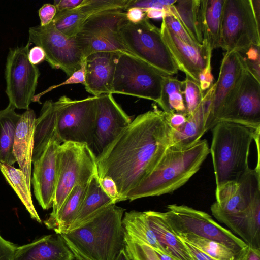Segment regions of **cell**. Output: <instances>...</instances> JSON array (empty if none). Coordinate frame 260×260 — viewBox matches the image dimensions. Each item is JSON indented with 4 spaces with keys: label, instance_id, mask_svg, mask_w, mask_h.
<instances>
[{
    "label": "cell",
    "instance_id": "47",
    "mask_svg": "<svg viewBox=\"0 0 260 260\" xmlns=\"http://www.w3.org/2000/svg\"><path fill=\"white\" fill-rule=\"evenodd\" d=\"M165 114L169 124L174 131L181 128L187 121V116L185 114L176 112Z\"/></svg>",
    "mask_w": 260,
    "mask_h": 260
},
{
    "label": "cell",
    "instance_id": "48",
    "mask_svg": "<svg viewBox=\"0 0 260 260\" xmlns=\"http://www.w3.org/2000/svg\"><path fill=\"white\" fill-rule=\"evenodd\" d=\"M28 58L31 64L37 66L45 60V54L41 47L35 46L29 49Z\"/></svg>",
    "mask_w": 260,
    "mask_h": 260
},
{
    "label": "cell",
    "instance_id": "17",
    "mask_svg": "<svg viewBox=\"0 0 260 260\" xmlns=\"http://www.w3.org/2000/svg\"><path fill=\"white\" fill-rule=\"evenodd\" d=\"M260 194V166L249 168L236 180L216 186L215 205L221 211L234 213L244 210Z\"/></svg>",
    "mask_w": 260,
    "mask_h": 260
},
{
    "label": "cell",
    "instance_id": "30",
    "mask_svg": "<svg viewBox=\"0 0 260 260\" xmlns=\"http://www.w3.org/2000/svg\"><path fill=\"white\" fill-rule=\"evenodd\" d=\"M208 110L203 101L194 113L188 116L184 125L179 129H172L171 145L186 148L198 143L206 132V122Z\"/></svg>",
    "mask_w": 260,
    "mask_h": 260
},
{
    "label": "cell",
    "instance_id": "9",
    "mask_svg": "<svg viewBox=\"0 0 260 260\" xmlns=\"http://www.w3.org/2000/svg\"><path fill=\"white\" fill-rule=\"evenodd\" d=\"M126 21V13L121 10L103 12L89 17L75 37L84 59L101 52L131 54L119 34Z\"/></svg>",
    "mask_w": 260,
    "mask_h": 260
},
{
    "label": "cell",
    "instance_id": "31",
    "mask_svg": "<svg viewBox=\"0 0 260 260\" xmlns=\"http://www.w3.org/2000/svg\"><path fill=\"white\" fill-rule=\"evenodd\" d=\"M88 183L76 184L71 191L55 219L46 227L56 234L66 232L77 215L83 201Z\"/></svg>",
    "mask_w": 260,
    "mask_h": 260
},
{
    "label": "cell",
    "instance_id": "23",
    "mask_svg": "<svg viewBox=\"0 0 260 260\" xmlns=\"http://www.w3.org/2000/svg\"><path fill=\"white\" fill-rule=\"evenodd\" d=\"M36 119L34 111L30 108L21 114L16 127L13 147L16 162L23 172L27 185L30 188Z\"/></svg>",
    "mask_w": 260,
    "mask_h": 260
},
{
    "label": "cell",
    "instance_id": "19",
    "mask_svg": "<svg viewBox=\"0 0 260 260\" xmlns=\"http://www.w3.org/2000/svg\"><path fill=\"white\" fill-rule=\"evenodd\" d=\"M61 141L52 139L40 156L32 163L31 182L34 195L44 210L52 207L57 178V155Z\"/></svg>",
    "mask_w": 260,
    "mask_h": 260
},
{
    "label": "cell",
    "instance_id": "51",
    "mask_svg": "<svg viewBox=\"0 0 260 260\" xmlns=\"http://www.w3.org/2000/svg\"><path fill=\"white\" fill-rule=\"evenodd\" d=\"M83 0H56L53 5L57 10L71 9L80 5Z\"/></svg>",
    "mask_w": 260,
    "mask_h": 260
},
{
    "label": "cell",
    "instance_id": "4",
    "mask_svg": "<svg viewBox=\"0 0 260 260\" xmlns=\"http://www.w3.org/2000/svg\"><path fill=\"white\" fill-rule=\"evenodd\" d=\"M210 148L216 186L238 179L250 168L248 158L251 143L259 136L245 125L218 121L211 129Z\"/></svg>",
    "mask_w": 260,
    "mask_h": 260
},
{
    "label": "cell",
    "instance_id": "38",
    "mask_svg": "<svg viewBox=\"0 0 260 260\" xmlns=\"http://www.w3.org/2000/svg\"><path fill=\"white\" fill-rule=\"evenodd\" d=\"M183 92L188 117L192 115L201 105L204 93L199 83L188 76L183 81Z\"/></svg>",
    "mask_w": 260,
    "mask_h": 260
},
{
    "label": "cell",
    "instance_id": "3",
    "mask_svg": "<svg viewBox=\"0 0 260 260\" xmlns=\"http://www.w3.org/2000/svg\"><path fill=\"white\" fill-rule=\"evenodd\" d=\"M209 153L206 139L186 148L169 146L150 173L128 192L126 200L173 192L200 170Z\"/></svg>",
    "mask_w": 260,
    "mask_h": 260
},
{
    "label": "cell",
    "instance_id": "34",
    "mask_svg": "<svg viewBox=\"0 0 260 260\" xmlns=\"http://www.w3.org/2000/svg\"><path fill=\"white\" fill-rule=\"evenodd\" d=\"M157 104L165 113L176 112L187 115L183 81L173 76H165L161 97Z\"/></svg>",
    "mask_w": 260,
    "mask_h": 260
},
{
    "label": "cell",
    "instance_id": "54",
    "mask_svg": "<svg viewBox=\"0 0 260 260\" xmlns=\"http://www.w3.org/2000/svg\"><path fill=\"white\" fill-rule=\"evenodd\" d=\"M155 253L160 260H177L166 252L157 251L155 252Z\"/></svg>",
    "mask_w": 260,
    "mask_h": 260
},
{
    "label": "cell",
    "instance_id": "39",
    "mask_svg": "<svg viewBox=\"0 0 260 260\" xmlns=\"http://www.w3.org/2000/svg\"><path fill=\"white\" fill-rule=\"evenodd\" d=\"M125 250L132 260H160L154 250L147 244L125 237Z\"/></svg>",
    "mask_w": 260,
    "mask_h": 260
},
{
    "label": "cell",
    "instance_id": "15",
    "mask_svg": "<svg viewBox=\"0 0 260 260\" xmlns=\"http://www.w3.org/2000/svg\"><path fill=\"white\" fill-rule=\"evenodd\" d=\"M132 120V117L116 102L112 94L97 96L96 113L91 147L96 157Z\"/></svg>",
    "mask_w": 260,
    "mask_h": 260
},
{
    "label": "cell",
    "instance_id": "25",
    "mask_svg": "<svg viewBox=\"0 0 260 260\" xmlns=\"http://www.w3.org/2000/svg\"><path fill=\"white\" fill-rule=\"evenodd\" d=\"M149 224L165 251L177 260H193L183 241L174 233L162 212L144 211Z\"/></svg>",
    "mask_w": 260,
    "mask_h": 260
},
{
    "label": "cell",
    "instance_id": "35",
    "mask_svg": "<svg viewBox=\"0 0 260 260\" xmlns=\"http://www.w3.org/2000/svg\"><path fill=\"white\" fill-rule=\"evenodd\" d=\"M89 17L77 7L57 10L52 21L56 28L69 38H75Z\"/></svg>",
    "mask_w": 260,
    "mask_h": 260
},
{
    "label": "cell",
    "instance_id": "44",
    "mask_svg": "<svg viewBox=\"0 0 260 260\" xmlns=\"http://www.w3.org/2000/svg\"><path fill=\"white\" fill-rule=\"evenodd\" d=\"M57 10L53 4H44L39 10L38 14L40 20V25L45 26L50 24L54 19Z\"/></svg>",
    "mask_w": 260,
    "mask_h": 260
},
{
    "label": "cell",
    "instance_id": "42",
    "mask_svg": "<svg viewBox=\"0 0 260 260\" xmlns=\"http://www.w3.org/2000/svg\"><path fill=\"white\" fill-rule=\"evenodd\" d=\"M177 0H130L127 10L132 7H138L143 10L154 8L164 10L171 14L170 7Z\"/></svg>",
    "mask_w": 260,
    "mask_h": 260
},
{
    "label": "cell",
    "instance_id": "21",
    "mask_svg": "<svg viewBox=\"0 0 260 260\" xmlns=\"http://www.w3.org/2000/svg\"><path fill=\"white\" fill-rule=\"evenodd\" d=\"M118 54L101 52L85 59L86 91L93 96L112 94L113 82Z\"/></svg>",
    "mask_w": 260,
    "mask_h": 260
},
{
    "label": "cell",
    "instance_id": "49",
    "mask_svg": "<svg viewBox=\"0 0 260 260\" xmlns=\"http://www.w3.org/2000/svg\"><path fill=\"white\" fill-rule=\"evenodd\" d=\"M126 18L128 21L137 23L145 18V12L144 11L138 7H132L127 10Z\"/></svg>",
    "mask_w": 260,
    "mask_h": 260
},
{
    "label": "cell",
    "instance_id": "41",
    "mask_svg": "<svg viewBox=\"0 0 260 260\" xmlns=\"http://www.w3.org/2000/svg\"><path fill=\"white\" fill-rule=\"evenodd\" d=\"M162 19L168 28L183 42L192 46L201 47L194 42L180 22L173 15H167Z\"/></svg>",
    "mask_w": 260,
    "mask_h": 260
},
{
    "label": "cell",
    "instance_id": "7",
    "mask_svg": "<svg viewBox=\"0 0 260 260\" xmlns=\"http://www.w3.org/2000/svg\"><path fill=\"white\" fill-rule=\"evenodd\" d=\"M162 212L167 224L176 235L190 234L224 245L237 255L248 245L230 230L214 221L208 213L187 206L169 205Z\"/></svg>",
    "mask_w": 260,
    "mask_h": 260
},
{
    "label": "cell",
    "instance_id": "14",
    "mask_svg": "<svg viewBox=\"0 0 260 260\" xmlns=\"http://www.w3.org/2000/svg\"><path fill=\"white\" fill-rule=\"evenodd\" d=\"M221 121L260 130V80L247 67L238 87L222 108L216 123Z\"/></svg>",
    "mask_w": 260,
    "mask_h": 260
},
{
    "label": "cell",
    "instance_id": "8",
    "mask_svg": "<svg viewBox=\"0 0 260 260\" xmlns=\"http://www.w3.org/2000/svg\"><path fill=\"white\" fill-rule=\"evenodd\" d=\"M164 76L134 55L120 53L116 62L112 94L131 95L152 100L158 104Z\"/></svg>",
    "mask_w": 260,
    "mask_h": 260
},
{
    "label": "cell",
    "instance_id": "28",
    "mask_svg": "<svg viewBox=\"0 0 260 260\" xmlns=\"http://www.w3.org/2000/svg\"><path fill=\"white\" fill-rule=\"evenodd\" d=\"M122 223L125 237L147 244L155 252H166L158 242L144 212H126L122 218Z\"/></svg>",
    "mask_w": 260,
    "mask_h": 260
},
{
    "label": "cell",
    "instance_id": "5",
    "mask_svg": "<svg viewBox=\"0 0 260 260\" xmlns=\"http://www.w3.org/2000/svg\"><path fill=\"white\" fill-rule=\"evenodd\" d=\"M98 174L96 157L86 144L71 142L61 143L57 155V178L52 211L46 226L55 218L69 194L77 184L88 183Z\"/></svg>",
    "mask_w": 260,
    "mask_h": 260
},
{
    "label": "cell",
    "instance_id": "32",
    "mask_svg": "<svg viewBox=\"0 0 260 260\" xmlns=\"http://www.w3.org/2000/svg\"><path fill=\"white\" fill-rule=\"evenodd\" d=\"M21 116L10 104L0 110V164L13 166L16 162L13 147L16 127Z\"/></svg>",
    "mask_w": 260,
    "mask_h": 260
},
{
    "label": "cell",
    "instance_id": "36",
    "mask_svg": "<svg viewBox=\"0 0 260 260\" xmlns=\"http://www.w3.org/2000/svg\"><path fill=\"white\" fill-rule=\"evenodd\" d=\"M181 240L188 242L217 260H236L238 255L230 248L216 241L190 234L176 235Z\"/></svg>",
    "mask_w": 260,
    "mask_h": 260
},
{
    "label": "cell",
    "instance_id": "10",
    "mask_svg": "<svg viewBox=\"0 0 260 260\" xmlns=\"http://www.w3.org/2000/svg\"><path fill=\"white\" fill-rule=\"evenodd\" d=\"M260 46L259 20L252 0H225L220 48L241 53Z\"/></svg>",
    "mask_w": 260,
    "mask_h": 260
},
{
    "label": "cell",
    "instance_id": "52",
    "mask_svg": "<svg viewBox=\"0 0 260 260\" xmlns=\"http://www.w3.org/2000/svg\"><path fill=\"white\" fill-rule=\"evenodd\" d=\"M236 260H260V250L248 246Z\"/></svg>",
    "mask_w": 260,
    "mask_h": 260
},
{
    "label": "cell",
    "instance_id": "46",
    "mask_svg": "<svg viewBox=\"0 0 260 260\" xmlns=\"http://www.w3.org/2000/svg\"><path fill=\"white\" fill-rule=\"evenodd\" d=\"M17 246L4 239L0 234V260H12Z\"/></svg>",
    "mask_w": 260,
    "mask_h": 260
},
{
    "label": "cell",
    "instance_id": "2",
    "mask_svg": "<svg viewBox=\"0 0 260 260\" xmlns=\"http://www.w3.org/2000/svg\"><path fill=\"white\" fill-rule=\"evenodd\" d=\"M125 209L111 205L79 227L60 234L76 260H115L125 249Z\"/></svg>",
    "mask_w": 260,
    "mask_h": 260
},
{
    "label": "cell",
    "instance_id": "43",
    "mask_svg": "<svg viewBox=\"0 0 260 260\" xmlns=\"http://www.w3.org/2000/svg\"><path fill=\"white\" fill-rule=\"evenodd\" d=\"M211 57L209 58L206 67L199 75V84L203 91H207L213 84L214 78L212 74Z\"/></svg>",
    "mask_w": 260,
    "mask_h": 260
},
{
    "label": "cell",
    "instance_id": "33",
    "mask_svg": "<svg viewBox=\"0 0 260 260\" xmlns=\"http://www.w3.org/2000/svg\"><path fill=\"white\" fill-rule=\"evenodd\" d=\"M0 171L7 182L16 192L31 218L41 223L42 220L33 204L30 188L27 185L23 172L20 169L5 164H0Z\"/></svg>",
    "mask_w": 260,
    "mask_h": 260
},
{
    "label": "cell",
    "instance_id": "27",
    "mask_svg": "<svg viewBox=\"0 0 260 260\" xmlns=\"http://www.w3.org/2000/svg\"><path fill=\"white\" fill-rule=\"evenodd\" d=\"M112 204L116 203L102 189L99 183L98 175L95 174L88 182L77 215L67 232L79 227Z\"/></svg>",
    "mask_w": 260,
    "mask_h": 260
},
{
    "label": "cell",
    "instance_id": "11",
    "mask_svg": "<svg viewBox=\"0 0 260 260\" xmlns=\"http://www.w3.org/2000/svg\"><path fill=\"white\" fill-rule=\"evenodd\" d=\"M25 46L9 49L5 69V92L9 104L15 109L27 110L33 101L40 75L37 66L28 58L29 47Z\"/></svg>",
    "mask_w": 260,
    "mask_h": 260
},
{
    "label": "cell",
    "instance_id": "12",
    "mask_svg": "<svg viewBox=\"0 0 260 260\" xmlns=\"http://www.w3.org/2000/svg\"><path fill=\"white\" fill-rule=\"evenodd\" d=\"M97 96L73 100L60 98L56 130L61 143L71 142L85 144L90 148L93 142L96 113Z\"/></svg>",
    "mask_w": 260,
    "mask_h": 260
},
{
    "label": "cell",
    "instance_id": "18",
    "mask_svg": "<svg viewBox=\"0 0 260 260\" xmlns=\"http://www.w3.org/2000/svg\"><path fill=\"white\" fill-rule=\"evenodd\" d=\"M160 29L178 70L199 83V75L212 56L211 49L205 42L202 46L199 47L183 42L168 28L163 19Z\"/></svg>",
    "mask_w": 260,
    "mask_h": 260
},
{
    "label": "cell",
    "instance_id": "26",
    "mask_svg": "<svg viewBox=\"0 0 260 260\" xmlns=\"http://www.w3.org/2000/svg\"><path fill=\"white\" fill-rule=\"evenodd\" d=\"M224 1L201 0V20L204 43H207L212 51L220 46Z\"/></svg>",
    "mask_w": 260,
    "mask_h": 260
},
{
    "label": "cell",
    "instance_id": "29",
    "mask_svg": "<svg viewBox=\"0 0 260 260\" xmlns=\"http://www.w3.org/2000/svg\"><path fill=\"white\" fill-rule=\"evenodd\" d=\"M201 0H179L170 7L171 14L182 24L199 46L204 45L201 25Z\"/></svg>",
    "mask_w": 260,
    "mask_h": 260
},
{
    "label": "cell",
    "instance_id": "16",
    "mask_svg": "<svg viewBox=\"0 0 260 260\" xmlns=\"http://www.w3.org/2000/svg\"><path fill=\"white\" fill-rule=\"evenodd\" d=\"M246 68L243 58L238 52L225 53L218 78L213 84L212 100L205 124L206 132L215 125L219 113L238 87Z\"/></svg>",
    "mask_w": 260,
    "mask_h": 260
},
{
    "label": "cell",
    "instance_id": "40",
    "mask_svg": "<svg viewBox=\"0 0 260 260\" xmlns=\"http://www.w3.org/2000/svg\"><path fill=\"white\" fill-rule=\"evenodd\" d=\"M239 53L243 57L248 70L260 80L259 46H251L244 52Z\"/></svg>",
    "mask_w": 260,
    "mask_h": 260
},
{
    "label": "cell",
    "instance_id": "24",
    "mask_svg": "<svg viewBox=\"0 0 260 260\" xmlns=\"http://www.w3.org/2000/svg\"><path fill=\"white\" fill-rule=\"evenodd\" d=\"M60 102V98L55 102L51 100L46 101L43 104L39 116L36 119L32 163L40 156L49 141L58 137L56 126Z\"/></svg>",
    "mask_w": 260,
    "mask_h": 260
},
{
    "label": "cell",
    "instance_id": "20",
    "mask_svg": "<svg viewBox=\"0 0 260 260\" xmlns=\"http://www.w3.org/2000/svg\"><path fill=\"white\" fill-rule=\"evenodd\" d=\"M210 209L218 221L231 229L248 246L260 250V194L236 213L224 212L214 203Z\"/></svg>",
    "mask_w": 260,
    "mask_h": 260
},
{
    "label": "cell",
    "instance_id": "55",
    "mask_svg": "<svg viewBox=\"0 0 260 260\" xmlns=\"http://www.w3.org/2000/svg\"><path fill=\"white\" fill-rule=\"evenodd\" d=\"M115 260H132L127 255L125 249L122 250Z\"/></svg>",
    "mask_w": 260,
    "mask_h": 260
},
{
    "label": "cell",
    "instance_id": "6",
    "mask_svg": "<svg viewBox=\"0 0 260 260\" xmlns=\"http://www.w3.org/2000/svg\"><path fill=\"white\" fill-rule=\"evenodd\" d=\"M121 39L129 52L164 76L178 72L158 28L146 17L137 23L127 20L119 29Z\"/></svg>",
    "mask_w": 260,
    "mask_h": 260
},
{
    "label": "cell",
    "instance_id": "50",
    "mask_svg": "<svg viewBox=\"0 0 260 260\" xmlns=\"http://www.w3.org/2000/svg\"><path fill=\"white\" fill-rule=\"evenodd\" d=\"M182 241L189 251L193 260H217L196 248L191 244L183 240Z\"/></svg>",
    "mask_w": 260,
    "mask_h": 260
},
{
    "label": "cell",
    "instance_id": "45",
    "mask_svg": "<svg viewBox=\"0 0 260 260\" xmlns=\"http://www.w3.org/2000/svg\"><path fill=\"white\" fill-rule=\"evenodd\" d=\"M99 179L100 184L104 191L115 203L120 202V196L113 180L107 176Z\"/></svg>",
    "mask_w": 260,
    "mask_h": 260
},
{
    "label": "cell",
    "instance_id": "37",
    "mask_svg": "<svg viewBox=\"0 0 260 260\" xmlns=\"http://www.w3.org/2000/svg\"><path fill=\"white\" fill-rule=\"evenodd\" d=\"M130 0H83L77 7L88 17L111 10H127Z\"/></svg>",
    "mask_w": 260,
    "mask_h": 260
},
{
    "label": "cell",
    "instance_id": "22",
    "mask_svg": "<svg viewBox=\"0 0 260 260\" xmlns=\"http://www.w3.org/2000/svg\"><path fill=\"white\" fill-rule=\"evenodd\" d=\"M73 254L59 234L42 237L17 247L12 260H74Z\"/></svg>",
    "mask_w": 260,
    "mask_h": 260
},
{
    "label": "cell",
    "instance_id": "1",
    "mask_svg": "<svg viewBox=\"0 0 260 260\" xmlns=\"http://www.w3.org/2000/svg\"><path fill=\"white\" fill-rule=\"evenodd\" d=\"M172 128L156 106L138 115L96 157L99 178L116 184L120 202L152 170L171 145Z\"/></svg>",
    "mask_w": 260,
    "mask_h": 260
},
{
    "label": "cell",
    "instance_id": "13",
    "mask_svg": "<svg viewBox=\"0 0 260 260\" xmlns=\"http://www.w3.org/2000/svg\"><path fill=\"white\" fill-rule=\"evenodd\" d=\"M28 42L43 49L52 68L61 70L69 77L80 69L84 60L75 38L62 34L52 22L29 27Z\"/></svg>",
    "mask_w": 260,
    "mask_h": 260
},
{
    "label": "cell",
    "instance_id": "53",
    "mask_svg": "<svg viewBox=\"0 0 260 260\" xmlns=\"http://www.w3.org/2000/svg\"><path fill=\"white\" fill-rule=\"evenodd\" d=\"M145 12V17L148 19H162L165 16L171 15L164 10L148 8L143 10Z\"/></svg>",
    "mask_w": 260,
    "mask_h": 260
}]
</instances>
